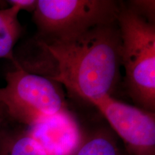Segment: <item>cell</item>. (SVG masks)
Wrapping results in <instances>:
<instances>
[{
	"label": "cell",
	"mask_w": 155,
	"mask_h": 155,
	"mask_svg": "<svg viewBox=\"0 0 155 155\" xmlns=\"http://www.w3.org/2000/svg\"><path fill=\"white\" fill-rule=\"evenodd\" d=\"M7 119H9V117L7 116L6 108L3 103L0 100V127L5 124Z\"/></svg>",
	"instance_id": "12"
},
{
	"label": "cell",
	"mask_w": 155,
	"mask_h": 155,
	"mask_svg": "<svg viewBox=\"0 0 155 155\" xmlns=\"http://www.w3.org/2000/svg\"><path fill=\"white\" fill-rule=\"evenodd\" d=\"M6 75L0 100L9 118L29 127L48 116L68 111L60 84L48 75L27 71L18 63Z\"/></svg>",
	"instance_id": "3"
},
{
	"label": "cell",
	"mask_w": 155,
	"mask_h": 155,
	"mask_svg": "<svg viewBox=\"0 0 155 155\" xmlns=\"http://www.w3.org/2000/svg\"><path fill=\"white\" fill-rule=\"evenodd\" d=\"M8 7L7 1H0V8H5Z\"/></svg>",
	"instance_id": "13"
},
{
	"label": "cell",
	"mask_w": 155,
	"mask_h": 155,
	"mask_svg": "<svg viewBox=\"0 0 155 155\" xmlns=\"http://www.w3.org/2000/svg\"><path fill=\"white\" fill-rule=\"evenodd\" d=\"M28 131L48 155H71L82 139L78 122L68 110L45 118Z\"/></svg>",
	"instance_id": "6"
},
{
	"label": "cell",
	"mask_w": 155,
	"mask_h": 155,
	"mask_svg": "<svg viewBox=\"0 0 155 155\" xmlns=\"http://www.w3.org/2000/svg\"><path fill=\"white\" fill-rule=\"evenodd\" d=\"M38 0H9L7 1L8 6L15 7L19 11L25 10L29 12H33L35 9Z\"/></svg>",
	"instance_id": "11"
},
{
	"label": "cell",
	"mask_w": 155,
	"mask_h": 155,
	"mask_svg": "<svg viewBox=\"0 0 155 155\" xmlns=\"http://www.w3.org/2000/svg\"><path fill=\"white\" fill-rule=\"evenodd\" d=\"M121 66L131 98L147 111L155 109V25L121 3L117 19Z\"/></svg>",
	"instance_id": "2"
},
{
	"label": "cell",
	"mask_w": 155,
	"mask_h": 155,
	"mask_svg": "<svg viewBox=\"0 0 155 155\" xmlns=\"http://www.w3.org/2000/svg\"><path fill=\"white\" fill-rule=\"evenodd\" d=\"M0 155H48L28 130L0 128Z\"/></svg>",
	"instance_id": "7"
},
{
	"label": "cell",
	"mask_w": 155,
	"mask_h": 155,
	"mask_svg": "<svg viewBox=\"0 0 155 155\" xmlns=\"http://www.w3.org/2000/svg\"><path fill=\"white\" fill-rule=\"evenodd\" d=\"M19 12L18 9L11 6L0 8V59H8L14 64L17 63L14 48L22 34Z\"/></svg>",
	"instance_id": "8"
},
{
	"label": "cell",
	"mask_w": 155,
	"mask_h": 155,
	"mask_svg": "<svg viewBox=\"0 0 155 155\" xmlns=\"http://www.w3.org/2000/svg\"><path fill=\"white\" fill-rule=\"evenodd\" d=\"M55 65L50 78L89 102L111 96L121 78V41L117 22L68 38L38 40Z\"/></svg>",
	"instance_id": "1"
},
{
	"label": "cell",
	"mask_w": 155,
	"mask_h": 155,
	"mask_svg": "<svg viewBox=\"0 0 155 155\" xmlns=\"http://www.w3.org/2000/svg\"><path fill=\"white\" fill-rule=\"evenodd\" d=\"M1 127H0V128H1Z\"/></svg>",
	"instance_id": "14"
},
{
	"label": "cell",
	"mask_w": 155,
	"mask_h": 155,
	"mask_svg": "<svg viewBox=\"0 0 155 155\" xmlns=\"http://www.w3.org/2000/svg\"><path fill=\"white\" fill-rule=\"evenodd\" d=\"M71 155H121L116 141L106 131H98L81 139L80 144Z\"/></svg>",
	"instance_id": "9"
},
{
	"label": "cell",
	"mask_w": 155,
	"mask_h": 155,
	"mask_svg": "<svg viewBox=\"0 0 155 155\" xmlns=\"http://www.w3.org/2000/svg\"><path fill=\"white\" fill-rule=\"evenodd\" d=\"M132 155L155 154V114L105 96L91 100Z\"/></svg>",
	"instance_id": "5"
},
{
	"label": "cell",
	"mask_w": 155,
	"mask_h": 155,
	"mask_svg": "<svg viewBox=\"0 0 155 155\" xmlns=\"http://www.w3.org/2000/svg\"><path fill=\"white\" fill-rule=\"evenodd\" d=\"M121 5L114 0H38L32 12L37 39L68 38L115 22Z\"/></svg>",
	"instance_id": "4"
},
{
	"label": "cell",
	"mask_w": 155,
	"mask_h": 155,
	"mask_svg": "<svg viewBox=\"0 0 155 155\" xmlns=\"http://www.w3.org/2000/svg\"><path fill=\"white\" fill-rule=\"evenodd\" d=\"M128 5L147 20L154 23L155 2L154 0H134L129 2Z\"/></svg>",
	"instance_id": "10"
}]
</instances>
